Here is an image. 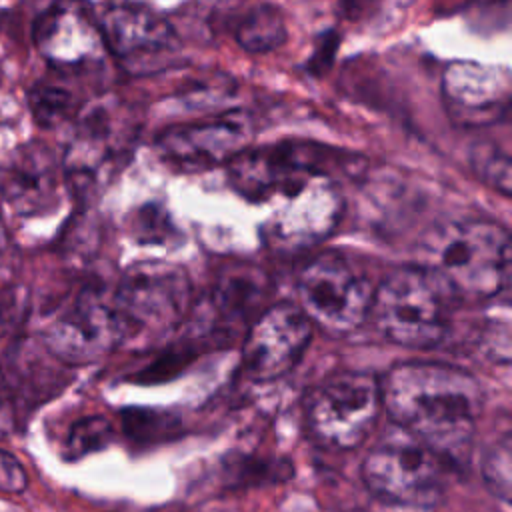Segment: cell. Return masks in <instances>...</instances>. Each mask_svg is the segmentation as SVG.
<instances>
[{"label":"cell","instance_id":"1","mask_svg":"<svg viewBox=\"0 0 512 512\" xmlns=\"http://www.w3.org/2000/svg\"><path fill=\"white\" fill-rule=\"evenodd\" d=\"M390 422L446 464H464L472 452L482 410L478 380L440 362H400L380 382Z\"/></svg>","mask_w":512,"mask_h":512},{"label":"cell","instance_id":"2","mask_svg":"<svg viewBox=\"0 0 512 512\" xmlns=\"http://www.w3.org/2000/svg\"><path fill=\"white\" fill-rule=\"evenodd\" d=\"M426 268L444 290L486 300L508 290L510 234L498 222L466 218L442 226L426 246Z\"/></svg>","mask_w":512,"mask_h":512},{"label":"cell","instance_id":"3","mask_svg":"<svg viewBox=\"0 0 512 512\" xmlns=\"http://www.w3.org/2000/svg\"><path fill=\"white\" fill-rule=\"evenodd\" d=\"M446 462L398 426L362 460V482L380 512H434L444 486Z\"/></svg>","mask_w":512,"mask_h":512},{"label":"cell","instance_id":"4","mask_svg":"<svg viewBox=\"0 0 512 512\" xmlns=\"http://www.w3.org/2000/svg\"><path fill=\"white\" fill-rule=\"evenodd\" d=\"M368 316L386 340L406 348H432L448 328L446 290L426 268L402 266L374 290Z\"/></svg>","mask_w":512,"mask_h":512},{"label":"cell","instance_id":"5","mask_svg":"<svg viewBox=\"0 0 512 512\" xmlns=\"http://www.w3.org/2000/svg\"><path fill=\"white\" fill-rule=\"evenodd\" d=\"M112 298L124 324L126 342L154 340L172 332L192 308V284L182 266L144 260L128 266Z\"/></svg>","mask_w":512,"mask_h":512},{"label":"cell","instance_id":"6","mask_svg":"<svg viewBox=\"0 0 512 512\" xmlns=\"http://www.w3.org/2000/svg\"><path fill=\"white\" fill-rule=\"evenodd\" d=\"M296 292L298 306L312 326L316 324L330 336H344L368 318L374 288L348 258L324 252L304 262Z\"/></svg>","mask_w":512,"mask_h":512},{"label":"cell","instance_id":"7","mask_svg":"<svg viewBox=\"0 0 512 512\" xmlns=\"http://www.w3.org/2000/svg\"><path fill=\"white\" fill-rule=\"evenodd\" d=\"M382 412L380 382L364 370L328 376L310 396L306 422L314 440L332 450H352L372 432Z\"/></svg>","mask_w":512,"mask_h":512},{"label":"cell","instance_id":"8","mask_svg":"<svg viewBox=\"0 0 512 512\" xmlns=\"http://www.w3.org/2000/svg\"><path fill=\"white\" fill-rule=\"evenodd\" d=\"M92 18L104 48L130 74L166 70L180 56L182 46L172 24L144 4H98Z\"/></svg>","mask_w":512,"mask_h":512},{"label":"cell","instance_id":"9","mask_svg":"<svg viewBox=\"0 0 512 512\" xmlns=\"http://www.w3.org/2000/svg\"><path fill=\"white\" fill-rule=\"evenodd\" d=\"M132 142L134 124L126 110L112 102H98L82 112L62 162L70 188L82 196L96 192L128 158Z\"/></svg>","mask_w":512,"mask_h":512},{"label":"cell","instance_id":"10","mask_svg":"<svg viewBox=\"0 0 512 512\" xmlns=\"http://www.w3.org/2000/svg\"><path fill=\"white\" fill-rule=\"evenodd\" d=\"M44 346L66 364H86L126 344L112 292L88 286L48 324Z\"/></svg>","mask_w":512,"mask_h":512},{"label":"cell","instance_id":"11","mask_svg":"<svg viewBox=\"0 0 512 512\" xmlns=\"http://www.w3.org/2000/svg\"><path fill=\"white\" fill-rule=\"evenodd\" d=\"M328 150L314 144H268L246 148L228 162V178L252 202L284 196L312 176H326Z\"/></svg>","mask_w":512,"mask_h":512},{"label":"cell","instance_id":"12","mask_svg":"<svg viewBox=\"0 0 512 512\" xmlns=\"http://www.w3.org/2000/svg\"><path fill=\"white\" fill-rule=\"evenodd\" d=\"M280 198L262 228L266 246L280 254L314 248L332 234L342 214V196L330 176H312Z\"/></svg>","mask_w":512,"mask_h":512},{"label":"cell","instance_id":"13","mask_svg":"<svg viewBox=\"0 0 512 512\" xmlns=\"http://www.w3.org/2000/svg\"><path fill=\"white\" fill-rule=\"evenodd\" d=\"M312 328L298 304L276 302L266 306L244 334V374L256 382H266L290 372L304 356Z\"/></svg>","mask_w":512,"mask_h":512},{"label":"cell","instance_id":"14","mask_svg":"<svg viewBox=\"0 0 512 512\" xmlns=\"http://www.w3.org/2000/svg\"><path fill=\"white\" fill-rule=\"evenodd\" d=\"M252 124L242 114H226L166 128L156 138L160 158L176 170L198 172L228 164L246 150Z\"/></svg>","mask_w":512,"mask_h":512},{"label":"cell","instance_id":"15","mask_svg":"<svg viewBox=\"0 0 512 512\" xmlns=\"http://www.w3.org/2000/svg\"><path fill=\"white\" fill-rule=\"evenodd\" d=\"M442 98L460 126H488L508 116L512 88L506 66L458 60L444 68Z\"/></svg>","mask_w":512,"mask_h":512},{"label":"cell","instance_id":"16","mask_svg":"<svg viewBox=\"0 0 512 512\" xmlns=\"http://www.w3.org/2000/svg\"><path fill=\"white\" fill-rule=\"evenodd\" d=\"M62 164L42 142H28L0 166V194L18 216H40L60 200Z\"/></svg>","mask_w":512,"mask_h":512},{"label":"cell","instance_id":"17","mask_svg":"<svg viewBox=\"0 0 512 512\" xmlns=\"http://www.w3.org/2000/svg\"><path fill=\"white\" fill-rule=\"evenodd\" d=\"M270 282L258 268L238 266L220 276L208 298L196 306L194 328L198 336L216 340L232 338L238 326L250 324L266 308Z\"/></svg>","mask_w":512,"mask_h":512},{"label":"cell","instance_id":"18","mask_svg":"<svg viewBox=\"0 0 512 512\" xmlns=\"http://www.w3.org/2000/svg\"><path fill=\"white\" fill-rule=\"evenodd\" d=\"M38 52L62 72H78L102 58V38L90 12L76 4L48 8L34 24Z\"/></svg>","mask_w":512,"mask_h":512},{"label":"cell","instance_id":"19","mask_svg":"<svg viewBox=\"0 0 512 512\" xmlns=\"http://www.w3.org/2000/svg\"><path fill=\"white\" fill-rule=\"evenodd\" d=\"M234 40L248 52H272L286 42L288 30L282 12L270 4L244 8L232 22Z\"/></svg>","mask_w":512,"mask_h":512},{"label":"cell","instance_id":"20","mask_svg":"<svg viewBox=\"0 0 512 512\" xmlns=\"http://www.w3.org/2000/svg\"><path fill=\"white\" fill-rule=\"evenodd\" d=\"M30 110L34 120L44 128H56L68 122L76 110V96L58 82H38L30 90Z\"/></svg>","mask_w":512,"mask_h":512},{"label":"cell","instance_id":"21","mask_svg":"<svg viewBox=\"0 0 512 512\" xmlns=\"http://www.w3.org/2000/svg\"><path fill=\"white\" fill-rule=\"evenodd\" d=\"M470 164L476 176L500 194H510V156L494 144H478L470 154Z\"/></svg>","mask_w":512,"mask_h":512},{"label":"cell","instance_id":"22","mask_svg":"<svg viewBox=\"0 0 512 512\" xmlns=\"http://www.w3.org/2000/svg\"><path fill=\"white\" fill-rule=\"evenodd\" d=\"M124 430L134 440L140 442H158L164 438H172L178 426V418L166 412L156 410H126L124 416Z\"/></svg>","mask_w":512,"mask_h":512},{"label":"cell","instance_id":"23","mask_svg":"<svg viewBox=\"0 0 512 512\" xmlns=\"http://www.w3.org/2000/svg\"><path fill=\"white\" fill-rule=\"evenodd\" d=\"M112 440V426L102 416H88L78 420L66 438V454L70 458H82L96 450H102Z\"/></svg>","mask_w":512,"mask_h":512},{"label":"cell","instance_id":"24","mask_svg":"<svg viewBox=\"0 0 512 512\" xmlns=\"http://www.w3.org/2000/svg\"><path fill=\"white\" fill-rule=\"evenodd\" d=\"M510 472V436L504 434L488 448L482 460L484 484L504 504L510 502Z\"/></svg>","mask_w":512,"mask_h":512},{"label":"cell","instance_id":"25","mask_svg":"<svg viewBox=\"0 0 512 512\" xmlns=\"http://www.w3.org/2000/svg\"><path fill=\"white\" fill-rule=\"evenodd\" d=\"M138 242H154L166 244L168 240L176 238V228L170 222L168 214L160 206H142L136 210L134 222Z\"/></svg>","mask_w":512,"mask_h":512},{"label":"cell","instance_id":"26","mask_svg":"<svg viewBox=\"0 0 512 512\" xmlns=\"http://www.w3.org/2000/svg\"><path fill=\"white\" fill-rule=\"evenodd\" d=\"M28 486V474L24 466L10 452L0 450V490L22 492Z\"/></svg>","mask_w":512,"mask_h":512},{"label":"cell","instance_id":"27","mask_svg":"<svg viewBox=\"0 0 512 512\" xmlns=\"http://www.w3.org/2000/svg\"><path fill=\"white\" fill-rule=\"evenodd\" d=\"M16 418H18V408L14 402V394L8 384V376L0 370V438L8 436L14 430Z\"/></svg>","mask_w":512,"mask_h":512},{"label":"cell","instance_id":"28","mask_svg":"<svg viewBox=\"0 0 512 512\" xmlns=\"http://www.w3.org/2000/svg\"><path fill=\"white\" fill-rule=\"evenodd\" d=\"M6 326H8V314H6V310L0 306V336L4 334Z\"/></svg>","mask_w":512,"mask_h":512},{"label":"cell","instance_id":"29","mask_svg":"<svg viewBox=\"0 0 512 512\" xmlns=\"http://www.w3.org/2000/svg\"><path fill=\"white\" fill-rule=\"evenodd\" d=\"M0 240H2V226H0Z\"/></svg>","mask_w":512,"mask_h":512}]
</instances>
